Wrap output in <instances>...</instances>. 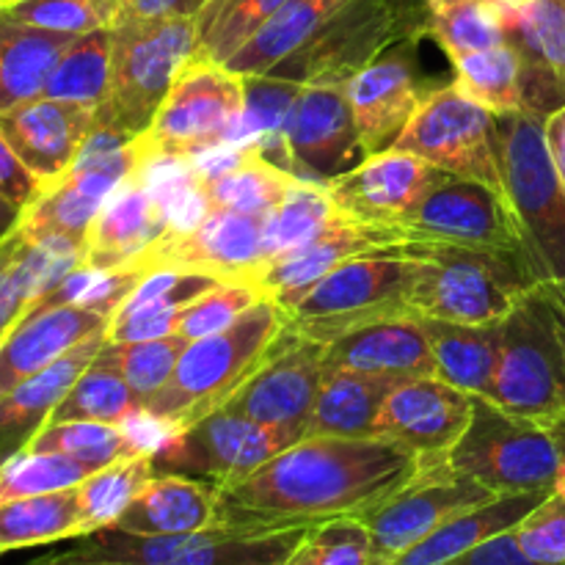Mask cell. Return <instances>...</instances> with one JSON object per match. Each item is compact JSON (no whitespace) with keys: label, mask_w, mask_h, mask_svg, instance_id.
Segmentation results:
<instances>
[{"label":"cell","mask_w":565,"mask_h":565,"mask_svg":"<svg viewBox=\"0 0 565 565\" xmlns=\"http://www.w3.org/2000/svg\"><path fill=\"white\" fill-rule=\"evenodd\" d=\"M0 243H3V241H0Z\"/></svg>","instance_id":"64"},{"label":"cell","mask_w":565,"mask_h":565,"mask_svg":"<svg viewBox=\"0 0 565 565\" xmlns=\"http://www.w3.org/2000/svg\"><path fill=\"white\" fill-rule=\"evenodd\" d=\"M309 530L312 527L259 533L215 524L188 535H130L105 527L77 539V550L143 565H287Z\"/></svg>","instance_id":"13"},{"label":"cell","mask_w":565,"mask_h":565,"mask_svg":"<svg viewBox=\"0 0 565 565\" xmlns=\"http://www.w3.org/2000/svg\"><path fill=\"white\" fill-rule=\"evenodd\" d=\"M287 565H373V539L364 519L345 516L307 533Z\"/></svg>","instance_id":"51"},{"label":"cell","mask_w":565,"mask_h":565,"mask_svg":"<svg viewBox=\"0 0 565 565\" xmlns=\"http://www.w3.org/2000/svg\"><path fill=\"white\" fill-rule=\"evenodd\" d=\"M550 491H527V494H500L486 505L458 513L450 522L436 527L423 541L403 552L386 565H447L456 557L467 555L494 535L516 527Z\"/></svg>","instance_id":"33"},{"label":"cell","mask_w":565,"mask_h":565,"mask_svg":"<svg viewBox=\"0 0 565 565\" xmlns=\"http://www.w3.org/2000/svg\"><path fill=\"white\" fill-rule=\"evenodd\" d=\"M544 136H546V147H550V154H552V163H555L557 177H561L565 188V105H561V108L552 110V114L546 116Z\"/></svg>","instance_id":"57"},{"label":"cell","mask_w":565,"mask_h":565,"mask_svg":"<svg viewBox=\"0 0 565 565\" xmlns=\"http://www.w3.org/2000/svg\"><path fill=\"white\" fill-rule=\"evenodd\" d=\"M519 550L539 565H565V494L550 491L513 527Z\"/></svg>","instance_id":"53"},{"label":"cell","mask_w":565,"mask_h":565,"mask_svg":"<svg viewBox=\"0 0 565 565\" xmlns=\"http://www.w3.org/2000/svg\"><path fill=\"white\" fill-rule=\"evenodd\" d=\"M331 370L414 381L436 375V362L419 318L403 315V318L362 326V329L329 342L323 356V373H331Z\"/></svg>","instance_id":"28"},{"label":"cell","mask_w":565,"mask_h":565,"mask_svg":"<svg viewBox=\"0 0 565 565\" xmlns=\"http://www.w3.org/2000/svg\"><path fill=\"white\" fill-rule=\"evenodd\" d=\"M83 535H86V522L77 500V486L53 494L0 502V555L55 544V541H77Z\"/></svg>","instance_id":"38"},{"label":"cell","mask_w":565,"mask_h":565,"mask_svg":"<svg viewBox=\"0 0 565 565\" xmlns=\"http://www.w3.org/2000/svg\"><path fill=\"white\" fill-rule=\"evenodd\" d=\"M544 119L533 110L497 116L500 166L541 281L565 290V188L546 147Z\"/></svg>","instance_id":"6"},{"label":"cell","mask_w":565,"mask_h":565,"mask_svg":"<svg viewBox=\"0 0 565 565\" xmlns=\"http://www.w3.org/2000/svg\"><path fill=\"white\" fill-rule=\"evenodd\" d=\"M246 105V81L224 64L193 58L177 75L152 125L138 136L149 163L193 160L230 147Z\"/></svg>","instance_id":"10"},{"label":"cell","mask_w":565,"mask_h":565,"mask_svg":"<svg viewBox=\"0 0 565 565\" xmlns=\"http://www.w3.org/2000/svg\"><path fill=\"white\" fill-rule=\"evenodd\" d=\"M445 174L447 171L417 154L386 149L331 180L326 191L345 218L364 224H401L408 210Z\"/></svg>","instance_id":"24"},{"label":"cell","mask_w":565,"mask_h":565,"mask_svg":"<svg viewBox=\"0 0 565 565\" xmlns=\"http://www.w3.org/2000/svg\"><path fill=\"white\" fill-rule=\"evenodd\" d=\"M110 77V31L77 36L66 47L53 75L47 77L42 97L86 105L97 110L108 94Z\"/></svg>","instance_id":"46"},{"label":"cell","mask_w":565,"mask_h":565,"mask_svg":"<svg viewBox=\"0 0 565 565\" xmlns=\"http://www.w3.org/2000/svg\"><path fill=\"white\" fill-rule=\"evenodd\" d=\"M105 348L143 408V403L158 395L171 379L177 362L185 353L188 340L180 334H169L141 342H105Z\"/></svg>","instance_id":"49"},{"label":"cell","mask_w":565,"mask_h":565,"mask_svg":"<svg viewBox=\"0 0 565 565\" xmlns=\"http://www.w3.org/2000/svg\"><path fill=\"white\" fill-rule=\"evenodd\" d=\"M450 64L456 70V86L491 114L502 116L527 110L524 61L508 42L458 55Z\"/></svg>","instance_id":"41"},{"label":"cell","mask_w":565,"mask_h":565,"mask_svg":"<svg viewBox=\"0 0 565 565\" xmlns=\"http://www.w3.org/2000/svg\"><path fill=\"white\" fill-rule=\"evenodd\" d=\"M20 215H22V210L17 207V204L0 199V241H3V237H9L11 232L17 230V224H20Z\"/></svg>","instance_id":"59"},{"label":"cell","mask_w":565,"mask_h":565,"mask_svg":"<svg viewBox=\"0 0 565 565\" xmlns=\"http://www.w3.org/2000/svg\"><path fill=\"white\" fill-rule=\"evenodd\" d=\"M287 152L292 174L318 185H329L367 158L345 86H301L287 119Z\"/></svg>","instance_id":"21"},{"label":"cell","mask_w":565,"mask_h":565,"mask_svg":"<svg viewBox=\"0 0 565 565\" xmlns=\"http://www.w3.org/2000/svg\"><path fill=\"white\" fill-rule=\"evenodd\" d=\"M221 279L207 274H182V270H160L149 274L132 287L130 296L119 303L108 320V342H141L177 334V320L182 309L196 301Z\"/></svg>","instance_id":"32"},{"label":"cell","mask_w":565,"mask_h":565,"mask_svg":"<svg viewBox=\"0 0 565 565\" xmlns=\"http://www.w3.org/2000/svg\"><path fill=\"white\" fill-rule=\"evenodd\" d=\"M348 0H287L230 61L235 75H268L309 42Z\"/></svg>","instance_id":"37"},{"label":"cell","mask_w":565,"mask_h":565,"mask_svg":"<svg viewBox=\"0 0 565 565\" xmlns=\"http://www.w3.org/2000/svg\"><path fill=\"white\" fill-rule=\"evenodd\" d=\"M428 36L447 58L505 42L500 6L491 0H428Z\"/></svg>","instance_id":"45"},{"label":"cell","mask_w":565,"mask_h":565,"mask_svg":"<svg viewBox=\"0 0 565 565\" xmlns=\"http://www.w3.org/2000/svg\"><path fill=\"white\" fill-rule=\"evenodd\" d=\"M419 467L423 458L381 436H303L246 480L218 491V524L265 533L364 519Z\"/></svg>","instance_id":"1"},{"label":"cell","mask_w":565,"mask_h":565,"mask_svg":"<svg viewBox=\"0 0 565 565\" xmlns=\"http://www.w3.org/2000/svg\"><path fill=\"white\" fill-rule=\"evenodd\" d=\"M419 323L434 353L436 379L469 395L489 397L500 353V323L463 326L434 318H419Z\"/></svg>","instance_id":"36"},{"label":"cell","mask_w":565,"mask_h":565,"mask_svg":"<svg viewBox=\"0 0 565 565\" xmlns=\"http://www.w3.org/2000/svg\"><path fill=\"white\" fill-rule=\"evenodd\" d=\"M218 524V489L182 475H154L114 530L130 535H188Z\"/></svg>","instance_id":"31"},{"label":"cell","mask_w":565,"mask_h":565,"mask_svg":"<svg viewBox=\"0 0 565 565\" xmlns=\"http://www.w3.org/2000/svg\"><path fill=\"white\" fill-rule=\"evenodd\" d=\"M94 127L97 110L64 99L36 97L0 110V136L44 188L72 169Z\"/></svg>","instance_id":"25"},{"label":"cell","mask_w":565,"mask_h":565,"mask_svg":"<svg viewBox=\"0 0 565 565\" xmlns=\"http://www.w3.org/2000/svg\"><path fill=\"white\" fill-rule=\"evenodd\" d=\"M489 401L505 412L565 430V290L539 281L500 323Z\"/></svg>","instance_id":"3"},{"label":"cell","mask_w":565,"mask_h":565,"mask_svg":"<svg viewBox=\"0 0 565 565\" xmlns=\"http://www.w3.org/2000/svg\"><path fill=\"white\" fill-rule=\"evenodd\" d=\"M447 565H539L530 561L522 550H519L516 539H513V530L508 533L494 535V539L483 541L480 546L469 550L467 555L456 557Z\"/></svg>","instance_id":"55"},{"label":"cell","mask_w":565,"mask_h":565,"mask_svg":"<svg viewBox=\"0 0 565 565\" xmlns=\"http://www.w3.org/2000/svg\"><path fill=\"white\" fill-rule=\"evenodd\" d=\"M154 475L158 472H154L152 452L121 458V461L108 463V467L88 475V478L77 486V500H81L86 535L105 527H114V524L119 522L121 513L130 508V502L152 483ZM86 535H83V539H86Z\"/></svg>","instance_id":"43"},{"label":"cell","mask_w":565,"mask_h":565,"mask_svg":"<svg viewBox=\"0 0 565 565\" xmlns=\"http://www.w3.org/2000/svg\"><path fill=\"white\" fill-rule=\"evenodd\" d=\"M196 17H143L127 11L110 28L108 94L97 108L99 130L138 138L149 130L177 75L196 58Z\"/></svg>","instance_id":"4"},{"label":"cell","mask_w":565,"mask_h":565,"mask_svg":"<svg viewBox=\"0 0 565 565\" xmlns=\"http://www.w3.org/2000/svg\"><path fill=\"white\" fill-rule=\"evenodd\" d=\"M105 423V425H132L141 419V403L132 395L127 381L116 370L108 348H99L94 362L72 384L64 401L53 412L50 423ZM47 423V425H50Z\"/></svg>","instance_id":"40"},{"label":"cell","mask_w":565,"mask_h":565,"mask_svg":"<svg viewBox=\"0 0 565 565\" xmlns=\"http://www.w3.org/2000/svg\"><path fill=\"white\" fill-rule=\"evenodd\" d=\"M401 226L423 243L502 254L533 265L511 202L486 182L445 174L408 210Z\"/></svg>","instance_id":"14"},{"label":"cell","mask_w":565,"mask_h":565,"mask_svg":"<svg viewBox=\"0 0 565 565\" xmlns=\"http://www.w3.org/2000/svg\"><path fill=\"white\" fill-rule=\"evenodd\" d=\"M392 149L412 152L447 174L486 182L505 193L497 114L467 97L456 83L436 86L419 103Z\"/></svg>","instance_id":"12"},{"label":"cell","mask_w":565,"mask_h":565,"mask_svg":"<svg viewBox=\"0 0 565 565\" xmlns=\"http://www.w3.org/2000/svg\"><path fill=\"white\" fill-rule=\"evenodd\" d=\"M28 565H143V563H132V561H119V557H103V555H88L83 550H70V552H58V555H47L39 557V561L28 563Z\"/></svg>","instance_id":"58"},{"label":"cell","mask_w":565,"mask_h":565,"mask_svg":"<svg viewBox=\"0 0 565 565\" xmlns=\"http://www.w3.org/2000/svg\"><path fill=\"white\" fill-rule=\"evenodd\" d=\"M3 11L25 25L86 36L116 28L130 9L125 0H14Z\"/></svg>","instance_id":"47"},{"label":"cell","mask_w":565,"mask_h":565,"mask_svg":"<svg viewBox=\"0 0 565 565\" xmlns=\"http://www.w3.org/2000/svg\"><path fill=\"white\" fill-rule=\"evenodd\" d=\"M9 3H14V0H0V6H9Z\"/></svg>","instance_id":"62"},{"label":"cell","mask_w":565,"mask_h":565,"mask_svg":"<svg viewBox=\"0 0 565 565\" xmlns=\"http://www.w3.org/2000/svg\"><path fill=\"white\" fill-rule=\"evenodd\" d=\"M287 0H232L213 20L199 28L196 58L226 64Z\"/></svg>","instance_id":"50"},{"label":"cell","mask_w":565,"mask_h":565,"mask_svg":"<svg viewBox=\"0 0 565 565\" xmlns=\"http://www.w3.org/2000/svg\"><path fill=\"white\" fill-rule=\"evenodd\" d=\"M147 166L149 160L143 158L138 138L94 127L72 169L44 188L31 207L22 210L17 230L28 241H55L83 252L88 226L97 218L99 207L121 182Z\"/></svg>","instance_id":"11"},{"label":"cell","mask_w":565,"mask_h":565,"mask_svg":"<svg viewBox=\"0 0 565 565\" xmlns=\"http://www.w3.org/2000/svg\"><path fill=\"white\" fill-rule=\"evenodd\" d=\"M265 221L268 213L202 210L191 224H171L127 268L143 276L160 270L207 274L246 285L252 270L263 263Z\"/></svg>","instance_id":"16"},{"label":"cell","mask_w":565,"mask_h":565,"mask_svg":"<svg viewBox=\"0 0 565 565\" xmlns=\"http://www.w3.org/2000/svg\"><path fill=\"white\" fill-rule=\"evenodd\" d=\"M127 9L143 17H196L207 0H125Z\"/></svg>","instance_id":"56"},{"label":"cell","mask_w":565,"mask_h":565,"mask_svg":"<svg viewBox=\"0 0 565 565\" xmlns=\"http://www.w3.org/2000/svg\"><path fill=\"white\" fill-rule=\"evenodd\" d=\"M138 423V419H136ZM136 423L121 428V425L105 423H50L39 430L25 450L33 452H61L75 461L88 463L92 469H103L121 458L152 452L143 436H138Z\"/></svg>","instance_id":"42"},{"label":"cell","mask_w":565,"mask_h":565,"mask_svg":"<svg viewBox=\"0 0 565 565\" xmlns=\"http://www.w3.org/2000/svg\"><path fill=\"white\" fill-rule=\"evenodd\" d=\"M555 491H561V494H565V461H563V467H561V475H557Z\"/></svg>","instance_id":"61"},{"label":"cell","mask_w":565,"mask_h":565,"mask_svg":"<svg viewBox=\"0 0 565 565\" xmlns=\"http://www.w3.org/2000/svg\"><path fill=\"white\" fill-rule=\"evenodd\" d=\"M337 218H342V213L334 207L326 185L298 180L292 191L285 196V202L276 210H270L268 221H265L263 263H270V259L303 246L318 232L334 224Z\"/></svg>","instance_id":"44"},{"label":"cell","mask_w":565,"mask_h":565,"mask_svg":"<svg viewBox=\"0 0 565 565\" xmlns=\"http://www.w3.org/2000/svg\"><path fill=\"white\" fill-rule=\"evenodd\" d=\"M417 36H428V0H348L303 47L268 75L301 86H345L386 50Z\"/></svg>","instance_id":"9"},{"label":"cell","mask_w":565,"mask_h":565,"mask_svg":"<svg viewBox=\"0 0 565 565\" xmlns=\"http://www.w3.org/2000/svg\"><path fill=\"white\" fill-rule=\"evenodd\" d=\"M494 6H500V9H522V6H527L530 0H491Z\"/></svg>","instance_id":"60"},{"label":"cell","mask_w":565,"mask_h":565,"mask_svg":"<svg viewBox=\"0 0 565 565\" xmlns=\"http://www.w3.org/2000/svg\"><path fill=\"white\" fill-rule=\"evenodd\" d=\"M259 298L263 296L254 287L241 285V281H221L182 309L180 320H177V334L185 337L188 342H196L215 331H224Z\"/></svg>","instance_id":"52"},{"label":"cell","mask_w":565,"mask_h":565,"mask_svg":"<svg viewBox=\"0 0 565 565\" xmlns=\"http://www.w3.org/2000/svg\"><path fill=\"white\" fill-rule=\"evenodd\" d=\"M243 81H246V105L230 147H254L268 163L290 171L287 119L301 92V83L274 75H246Z\"/></svg>","instance_id":"39"},{"label":"cell","mask_w":565,"mask_h":565,"mask_svg":"<svg viewBox=\"0 0 565 565\" xmlns=\"http://www.w3.org/2000/svg\"><path fill=\"white\" fill-rule=\"evenodd\" d=\"M539 281L535 268L524 259L430 243L412 287V315L494 326Z\"/></svg>","instance_id":"8"},{"label":"cell","mask_w":565,"mask_h":565,"mask_svg":"<svg viewBox=\"0 0 565 565\" xmlns=\"http://www.w3.org/2000/svg\"><path fill=\"white\" fill-rule=\"evenodd\" d=\"M42 180L17 158V152L9 147V141L0 136V199L25 210L42 196Z\"/></svg>","instance_id":"54"},{"label":"cell","mask_w":565,"mask_h":565,"mask_svg":"<svg viewBox=\"0 0 565 565\" xmlns=\"http://www.w3.org/2000/svg\"><path fill=\"white\" fill-rule=\"evenodd\" d=\"M0 17H3V6H0Z\"/></svg>","instance_id":"63"},{"label":"cell","mask_w":565,"mask_h":565,"mask_svg":"<svg viewBox=\"0 0 565 565\" xmlns=\"http://www.w3.org/2000/svg\"><path fill=\"white\" fill-rule=\"evenodd\" d=\"M94 472L97 469L88 463L61 456V452L20 450L9 461L0 463V502L75 489Z\"/></svg>","instance_id":"48"},{"label":"cell","mask_w":565,"mask_h":565,"mask_svg":"<svg viewBox=\"0 0 565 565\" xmlns=\"http://www.w3.org/2000/svg\"><path fill=\"white\" fill-rule=\"evenodd\" d=\"M83 265V252L55 241H28L20 230L0 243V340L31 303Z\"/></svg>","instance_id":"30"},{"label":"cell","mask_w":565,"mask_h":565,"mask_svg":"<svg viewBox=\"0 0 565 565\" xmlns=\"http://www.w3.org/2000/svg\"><path fill=\"white\" fill-rule=\"evenodd\" d=\"M419 263V257L403 254L356 257L279 307L298 337L329 345L362 326L412 315V287Z\"/></svg>","instance_id":"5"},{"label":"cell","mask_w":565,"mask_h":565,"mask_svg":"<svg viewBox=\"0 0 565 565\" xmlns=\"http://www.w3.org/2000/svg\"><path fill=\"white\" fill-rule=\"evenodd\" d=\"M174 224V207L158 188L152 166L121 182L99 207L83 243V268H127Z\"/></svg>","instance_id":"23"},{"label":"cell","mask_w":565,"mask_h":565,"mask_svg":"<svg viewBox=\"0 0 565 565\" xmlns=\"http://www.w3.org/2000/svg\"><path fill=\"white\" fill-rule=\"evenodd\" d=\"M77 36L0 17V110L42 97L47 77Z\"/></svg>","instance_id":"34"},{"label":"cell","mask_w":565,"mask_h":565,"mask_svg":"<svg viewBox=\"0 0 565 565\" xmlns=\"http://www.w3.org/2000/svg\"><path fill=\"white\" fill-rule=\"evenodd\" d=\"M108 342L105 331L83 340L70 353L50 364L47 370L36 373L33 379L22 381L17 390L0 401V463L9 461L14 452L25 450L33 436L50 423L58 403L72 390L83 370L94 362L99 348Z\"/></svg>","instance_id":"29"},{"label":"cell","mask_w":565,"mask_h":565,"mask_svg":"<svg viewBox=\"0 0 565 565\" xmlns=\"http://www.w3.org/2000/svg\"><path fill=\"white\" fill-rule=\"evenodd\" d=\"M494 497L500 494L456 472L445 458L423 461L419 472L401 491L364 516L373 539V565L395 561L452 516L486 505Z\"/></svg>","instance_id":"17"},{"label":"cell","mask_w":565,"mask_h":565,"mask_svg":"<svg viewBox=\"0 0 565 565\" xmlns=\"http://www.w3.org/2000/svg\"><path fill=\"white\" fill-rule=\"evenodd\" d=\"M290 445L296 441L281 430L218 408L188 428L171 430L152 452V463L154 472L202 480L221 491L246 480Z\"/></svg>","instance_id":"15"},{"label":"cell","mask_w":565,"mask_h":565,"mask_svg":"<svg viewBox=\"0 0 565 565\" xmlns=\"http://www.w3.org/2000/svg\"><path fill=\"white\" fill-rule=\"evenodd\" d=\"M428 246L430 243L417 241L401 224H364V221H351L342 215L303 246L254 268L246 285L254 287L263 298L285 303L307 290L312 281L323 279L326 274L351 259L370 257V254H403V257L423 259Z\"/></svg>","instance_id":"18"},{"label":"cell","mask_w":565,"mask_h":565,"mask_svg":"<svg viewBox=\"0 0 565 565\" xmlns=\"http://www.w3.org/2000/svg\"><path fill=\"white\" fill-rule=\"evenodd\" d=\"M445 461L494 494L555 491L565 461V430L544 428L486 395H472V419Z\"/></svg>","instance_id":"7"},{"label":"cell","mask_w":565,"mask_h":565,"mask_svg":"<svg viewBox=\"0 0 565 565\" xmlns=\"http://www.w3.org/2000/svg\"><path fill=\"white\" fill-rule=\"evenodd\" d=\"M500 14L505 42L524 61L527 110L550 116L565 105V0H530Z\"/></svg>","instance_id":"26"},{"label":"cell","mask_w":565,"mask_h":565,"mask_svg":"<svg viewBox=\"0 0 565 565\" xmlns=\"http://www.w3.org/2000/svg\"><path fill=\"white\" fill-rule=\"evenodd\" d=\"M108 315L72 303L28 312L0 340V401L22 381L58 362L83 340L108 329Z\"/></svg>","instance_id":"27"},{"label":"cell","mask_w":565,"mask_h":565,"mask_svg":"<svg viewBox=\"0 0 565 565\" xmlns=\"http://www.w3.org/2000/svg\"><path fill=\"white\" fill-rule=\"evenodd\" d=\"M472 419V395L447 381H403L381 408L375 436L406 447L423 461H439L452 450Z\"/></svg>","instance_id":"22"},{"label":"cell","mask_w":565,"mask_h":565,"mask_svg":"<svg viewBox=\"0 0 565 565\" xmlns=\"http://www.w3.org/2000/svg\"><path fill=\"white\" fill-rule=\"evenodd\" d=\"M423 39L417 36L395 44L345 83L359 141L367 158L395 147L401 132L417 114L419 103L436 88L419 70Z\"/></svg>","instance_id":"20"},{"label":"cell","mask_w":565,"mask_h":565,"mask_svg":"<svg viewBox=\"0 0 565 565\" xmlns=\"http://www.w3.org/2000/svg\"><path fill=\"white\" fill-rule=\"evenodd\" d=\"M397 384L403 381L351 373V370L323 373L307 436H351V439L375 436L381 408Z\"/></svg>","instance_id":"35"},{"label":"cell","mask_w":565,"mask_h":565,"mask_svg":"<svg viewBox=\"0 0 565 565\" xmlns=\"http://www.w3.org/2000/svg\"><path fill=\"white\" fill-rule=\"evenodd\" d=\"M287 331L285 309L259 298L224 331L188 342L163 390L143 403L141 419L171 434L218 412L279 351Z\"/></svg>","instance_id":"2"},{"label":"cell","mask_w":565,"mask_h":565,"mask_svg":"<svg viewBox=\"0 0 565 565\" xmlns=\"http://www.w3.org/2000/svg\"><path fill=\"white\" fill-rule=\"evenodd\" d=\"M323 342L303 340L290 329L279 351L221 408L281 430L292 441L303 439L323 384Z\"/></svg>","instance_id":"19"}]
</instances>
